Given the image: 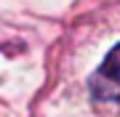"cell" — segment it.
Segmentation results:
<instances>
[{
  "label": "cell",
  "mask_w": 120,
  "mask_h": 117,
  "mask_svg": "<svg viewBox=\"0 0 120 117\" xmlns=\"http://www.w3.org/2000/svg\"><path fill=\"white\" fill-rule=\"evenodd\" d=\"M88 88L99 101H120V43L107 53L101 67L91 74Z\"/></svg>",
  "instance_id": "obj_1"
}]
</instances>
